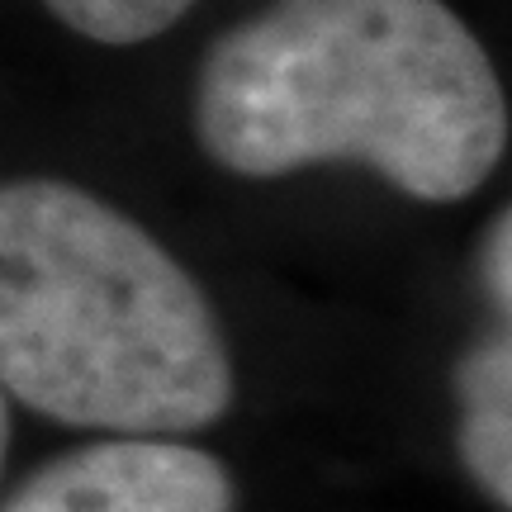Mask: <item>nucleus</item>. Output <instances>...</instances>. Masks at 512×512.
Returning <instances> with one entry per match:
<instances>
[{"label": "nucleus", "mask_w": 512, "mask_h": 512, "mask_svg": "<svg viewBox=\"0 0 512 512\" xmlns=\"http://www.w3.org/2000/svg\"><path fill=\"white\" fill-rule=\"evenodd\" d=\"M5 512H233V484L195 446L114 437L43 465L5 498Z\"/></svg>", "instance_id": "7ed1b4c3"}, {"label": "nucleus", "mask_w": 512, "mask_h": 512, "mask_svg": "<svg viewBox=\"0 0 512 512\" xmlns=\"http://www.w3.org/2000/svg\"><path fill=\"white\" fill-rule=\"evenodd\" d=\"M479 280L494 294V304L512 318V204L494 219V228L479 242Z\"/></svg>", "instance_id": "423d86ee"}, {"label": "nucleus", "mask_w": 512, "mask_h": 512, "mask_svg": "<svg viewBox=\"0 0 512 512\" xmlns=\"http://www.w3.org/2000/svg\"><path fill=\"white\" fill-rule=\"evenodd\" d=\"M43 5L72 34L110 43V48H133L166 34L195 0H43Z\"/></svg>", "instance_id": "39448f33"}, {"label": "nucleus", "mask_w": 512, "mask_h": 512, "mask_svg": "<svg viewBox=\"0 0 512 512\" xmlns=\"http://www.w3.org/2000/svg\"><path fill=\"white\" fill-rule=\"evenodd\" d=\"M195 138L233 176L361 162L456 204L508 147V95L446 0H271L204 53Z\"/></svg>", "instance_id": "f257e3e1"}, {"label": "nucleus", "mask_w": 512, "mask_h": 512, "mask_svg": "<svg viewBox=\"0 0 512 512\" xmlns=\"http://www.w3.org/2000/svg\"><path fill=\"white\" fill-rule=\"evenodd\" d=\"M465 470L512 508V332L479 342L456 366Z\"/></svg>", "instance_id": "20e7f679"}, {"label": "nucleus", "mask_w": 512, "mask_h": 512, "mask_svg": "<svg viewBox=\"0 0 512 512\" xmlns=\"http://www.w3.org/2000/svg\"><path fill=\"white\" fill-rule=\"evenodd\" d=\"M0 375L24 408L114 437L195 432L233 403L228 342L190 271L48 176L0 190Z\"/></svg>", "instance_id": "f03ea898"}]
</instances>
